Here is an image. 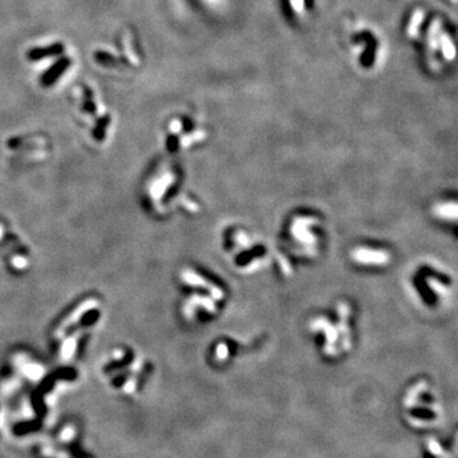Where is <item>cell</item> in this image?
Segmentation results:
<instances>
[{
	"instance_id": "cell-1",
	"label": "cell",
	"mask_w": 458,
	"mask_h": 458,
	"mask_svg": "<svg viewBox=\"0 0 458 458\" xmlns=\"http://www.w3.org/2000/svg\"><path fill=\"white\" fill-rule=\"evenodd\" d=\"M71 61L69 58H60L58 61H55L51 66L42 74V76L40 78V83L41 86L43 87H51L54 86L58 79L60 78L63 74L66 71V69L70 66Z\"/></svg>"
},
{
	"instance_id": "cell-2",
	"label": "cell",
	"mask_w": 458,
	"mask_h": 458,
	"mask_svg": "<svg viewBox=\"0 0 458 458\" xmlns=\"http://www.w3.org/2000/svg\"><path fill=\"white\" fill-rule=\"evenodd\" d=\"M64 51L63 43H52L46 47H34L27 52V59L30 61H38L41 59L51 58V56L61 55Z\"/></svg>"
},
{
	"instance_id": "cell-3",
	"label": "cell",
	"mask_w": 458,
	"mask_h": 458,
	"mask_svg": "<svg viewBox=\"0 0 458 458\" xmlns=\"http://www.w3.org/2000/svg\"><path fill=\"white\" fill-rule=\"evenodd\" d=\"M423 19H424V13H423V10H416V12L414 13V15H412L411 21H410L409 27H407V34H409L410 37L418 36L419 28L422 26Z\"/></svg>"
},
{
	"instance_id": "cell-4",
	"label": "cell",
	"mask_w": 458,
	"mask_h": 458,
	"mask_svg": "<svg viewBox=\"0 0 458 458\" xmlns=\"http://www.w3.org/2000/svg\"><path fill=\"white\" fill-rule=\"evenodd\" d=\"M95 59L98 64L103 65V66H113V65H116V58L108 54V52L97 51L95 54Z\"/></svg>"
},
{
	"instance_id": "cell-5",
	"label": "cell",
	"mask_w": 458,
	"mask_h": 458,
	"mask_svg": "<svg viewBox=\"0 0 458 458\" xmlns=\"http://www.w3.org/2000/svg\"><path fill=\"white\" fill-rule=\"evenodd\" d=\"M84 95H86V98H84V104H83V108L84 111H87L88 113H93L96 112V106L95 102H93V95H92V91L89 88H84Z\"/></svg>"
},
{
	"instance_id": "cell-6",
	"label": "cell",
	"mask_w": 458,
	"mask_h": 458,
	"mask_svg": "<svg viewBox=\"0 0 458 458\" xmlns=\"http://www.w3.org/2000/svg\"><path fill=\"white\" fill-rule=\"evenodd\" d=\"M439 28H440V23L438 21H435L431 25L430 31H429V42H430V46L433 49H437L438 47V33H439Z\"/></svg>"
},
{
	"instance_id": "cell-7",
	"label": "cell",
	"mask_w": 458,
	"mask_h": 458,
	"mask_svg": "<svg viewBox=\"0 0 458 458\" xmlns=\"http://www.w3.org/2000/svg\"><path fill=\"white\" fill-rule=\"evenodd\" d=\"M442 41H443V42H442L443 54H444V56H446V58L448 59V60H451V59L455 58V55H456L455 46H453V43L451 42V40H449V38H447V37H443Z\"/></svg>"
},
{
	"instance_id": "cell-8",
	"label": "cell",
	"mask_w": 458,
	"mask_h": 458,
	"mask_svg": "<svg viewBox=\"0 0 458 458\" xmlns=\"http://www.w3.org/2000/svg\"><path fill=\"white\" fill-rule=\"evenodd\" d=\"M108 122H110V117H108V116L102 117V119L98 120L97 126H96L95 131H93V134H95V136L97 137V139H101V137H103L104 129H106L107 126H108Z\"/></svg>"
},
{
	"instance_id": "cell-9",
	"label": "cell",
	"mask_w": 458,
	"mask_h": 458,
	"mask_svg": "<svg viewBox=\"0 0 458 458\" xmlns=\"http://www.w3.org/2000/svg\"><path fill=\"white\" fill-rule=\"evenodd\" d=\"M290 4L295 12H302L304 8V0H290Z\"/></svg>"
}]
</instances>
